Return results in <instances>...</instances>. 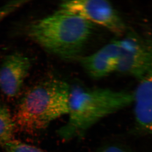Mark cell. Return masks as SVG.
<instances>
[{
  "mask_svg": "<svg viewBox=\"0 0 152 152\" xmlns=\"http://www.w3.org/2000/svg\"><path fill=\"white\" fill-rule=\"evenodd\" d=\"M99 152H129L123 148L115 146H110L103 148Z\"/></svg>",
  "mask_w": 152,
  "mask_h": 152,
  "instance_id": "obj_11",
  "label": "cell"
},
{
  "mask_svg": "<svg viewBox=\"0 0 152 152\" xmlns=\"http://www.w3.org/2000/svg\"><path fill=\"white\" fill-rule=\"evenodd\" d=\"M139 81L133 93L135 121L141 130L152 134V69Z\"/></svg>",
  "mask_w": 152,
  "mask_h": 152,
  "instance_id": "obj_8",
  "label": "cell"
},
{
  "mask_svg": "<svg viewBox=\"0 0 152 152\" xmlns=\"http://www.w3.org/2000/svg\"><path fill=\"white\" fill-rule=\"evenodd\" d=\"M60 8L104 27L117 35L125 33L126 27L116 10L104 0H73L62 2Z\"/></svg>",
  "mask_w": 152,
  "mask_h": 152,
  "instance_id": "obj_5",
  "label": "cell"
},
{
  "mask_svg": "<svg viewBox=\"0 0 152 152\" xmlns=\"http://www.w3.org/2000/svg\"><path fill=\"white\" fill-rule=\"evenodd\" d=\"M134 101L133 93L109 88L70 87L69 119L58 134L65 140L80 137L105 117L129 106Z\"/></svg>",
  "mask_w": 152,
  "mask_h": 152,
  "instance_id": "obj_2",
  "label": "cell"
},
{
  "mask_svg": "<svg viewBox=\"0 0 152 152\" xmlns=\"http://www.w3.org/2000/svg\"><path fill=\"white\" fill-rule=\"evenodd\" d=\"M30 59L22 53L13 52L6 56L0 66V90L8 98L20 92L31 67Z\"/></svg>",
  "mask_w": 152,
  "mask_h": 152,
  "instance_id": "obj_6",
  "label": "cell"
},
{
  "mask_svg": "<svg viewBox=\"0 0 152 152\" xmlns=\"http://www.w3.org/2000/svg\"><path fill=\"white\" fill-rule=\"evenodd\" d=\"M70 86L50 78L34 85L22 98L13 120L22 132L34 134L46 129L51 122L69 113Z\"/></svg>",
  "mask_w": 152,
  "mask_h": 152,
  "instance_id": "obj_3",
  "label": "cell"
},
{
  "mask_svg": "<svg viewBox=\"0 0 152 152\" xmlns=\"http://www.w3.org/2000/svg\"><path fill=\"white\" fill-rule=\"evenodd\" d=\"M93 24L59 8L46 17L28 23L27 37L52 54L66 60L79 59L90 39Z\"/></svg>",
  "mask_w": 152,
  "mask_h": 152,
  "instance_id": "obj_1",
  "label": "cell"
},
{
  "mask_svg": "<svg viewBox=\"0 0 152 152\" xmlns=\"http://www.w3.org/2000/svg\"><path fill=\"white\" fill-rule=\"evenodd\" d=\"M3 148L4 152H49L15 139L6 144Z\"/></svg>",
  "mask_w": 152,
  "mask_h": 152,
  "instance_id": "obj_10",
  "label": "cell"
},
{
  "mask_svg": "<svg viewBox=\"0 0 152 152\" xmlns=\"http://www.w3.org/2000/svg\"><path fill=\"white\" fill-rule=\"evenodd\" d=\"M120 42V56L116 71L139 80L152 69V39L131 32Z\"/></svg>",
  "mask_w": 152,
  "mask_h": 152,
  "instance_id": "obj_4",
  "label": "cell"
},
{
  "mask_svg": "<svg viewBox=\"0 0 152 152\" xmlns=\"http://www.w3.org/2000/svg\"><path fill=\"white\" fill-rule=\"evenodd\" d=\"M16 126L9 108L0 104V147L13 140Z\"/></svg>",
  "mask_w": 152,
  "mask_h": 152,
  "instance_id": "obj_9",
  "label": "cell"
},
{
  "mask_svg": "<svg viewBox=\"0 0 152 152\" xmlns=\"http://www.w3.org/2000/svg\"><path fill=\"white\" fill-rule=\"evenodd\" d=\"M120 54V40H113L92 54L81 56L78 60L91 77L100 79L116 71Z\"/></svg>",
  "mask_w": 152,
  "mask_h": 152,
  "instance_id": "obj_7",
  "label": "cell"
}]
</instances>
